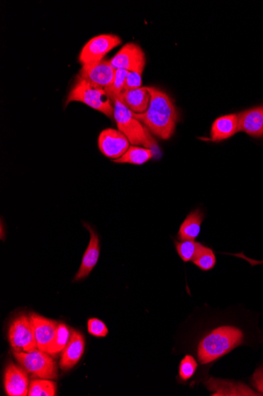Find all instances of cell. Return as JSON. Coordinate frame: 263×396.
<instances>
[{"label":"cell","mask_w":263,"mask_h":396,"mask_svg":"<svg viewBox=\"0 0 263 396\" xmlns=\"http://www.w3.org/2000/svg\"><path fill=\"white\" fill-rule=\"evenodd\" d=\"M151 95L150 104L143 113L133 112L149 132L162 139H169L174 134L179 115L174 102L164 91L153 87H147Z\"/></svg>","instance_id":"6da1fadb"},{"label":"cell","mask_w":263,"mask_h":396,"mask_svg":"<svg viewBox=\"0 0 263 396\" xmlns=\"http://www.w3.org/2000/svg\"><path fill=\"white\" fill-rule=\"evenodd\" d=\"M242 331L233 326H222L210 332L198 346V358L202 364L215 362L237 348L244 341Z\"/></svg>","instance_id":"7a4b0ae2"},{"label":"cell","mask_w":263,"mask_h":396,"mask_svg":"<svg viewBox=\"0 0 263 396\" xmlns=\"http://www.w3.org/2000/svg\"><path fill=\"white\" fill-rule=\"evenodd\" d=\"M113 106V119L117 123L118 130L124 134L132 145L159 151L158 144L150 132L133 117V112L126 107L119 97L116 99Z\"/></svg>","instance_id":"3957f363"},{"label":"cell","mask_w":263,"mask_h":396,"mask_svg":"<svg viewBox=\"0 0 263 396\" xmlns=\"http://www.w3.org/2000/svg\"><path fill=\"white\" fill-rule=\"evenodd\" d=\"M78 102L89 106L91 109L103 113L106 117L113 118L115 106L104 89L97 88L78 76L71 89L66 104Z\"/></svg>","instance_id":"277c9868"},{"label":"cell","mask_w":263,"mask_h":396,"mask_svg":"<svg viewBox=\"0 0 263 396\" xmlns=\"http://www.w3.org/2000/svg\"><path fill=\"white\" fill-rule=\"evenodd\" d=\"M13 355L23 369L41 379H56L58 370L48 353L39 349L32 352L13 351Z\"/></svg>","instance_id":"5b68a950"},{"label":"cell","mask_w":263,"mask_h":396,"mask_svg":"<svg viewBox=\"0 0 263 396\" xmlns=\"http://www.w3.org/2000/svg\"><path fill=\"white\" fill-rule=\"evenodd\" d=\"M9 337L13 351L32 352L38 349L30 317L23 315L14 320Z\"/></svg>","instance_id":"8992f818"},{"label":"cell","mask_w":263,"mask_h":396,"mask_svg":"<svg viewBox=\"0 0 263 396\" xmlns=\"http://www.w3.org/2000/svg\"><path fill=\"white\" fill-rule=\"evenodd\" d=\"M121 44H122V39L117 35H99L84 45L79 55V61L82 65L102 61L106 54Z\"/></svg>","instance_id":"52a82bcc"},{"label":"cell","mask_w":263,"mask_h":396,"mask_svg":"<svg viewBox=\"0 0 263 396\" xmlns=\"http://www.w3.org/2000/svg\"><path fill=\"white\" fill-rule=\"evenodd\" d=\"M116 74V69L112 66L111 60H103L83 65L79 77L89 82L91 86L106 89L111 86Z\"/></svg>","instance_id":"ba28073f"},{"label":"cell","mask_w":263,"mask_h":396,"mask_svg":"<svg viewBox=\"0 0 263 396\" xmlns=\"http://www.w3.org/2000/svg\"><path fill=\"white\" fill-rule=\"evenodd\" d=\"M98 145L106 157L116 160L129 149L130 141L119 130L108 129L99 134Z\"/></svg>","instance_id":"9c48e42d"},{"label":"cell","mask_w":263,"mask_h":396,"mask_svg":"<svg viewBox=\"0 0 263 396\" xmlns=\"http://www.w3.org/2000/svg\"><path fill=\"white\" fill-rule=\"evenodd\" d=\"M30 319L38 348L47 352L54 341L59 323L35 314H32Z\"/></svg>","instance_id":"30bf717a"},{"label":"cell","mask_w":263,"mask_h":396,"mask_svg":"<svg viewBox=\"0 0 263 396\" xmlns=\"http://www.w3.org/2000/svg\"><path fill=\"white\" fill-rule=\"evenodd\" d=\"M4 387L7 395H28L30 383L26 370L11 363L6 367L5 371Z\"/></svg>","instance_id":"8fae6325"},{"label":"cell","mask_w":263,"mask_h":396,"mask_svg":"<svg viewBox=\"0 0 263 396\" xmlns=\"http://www.w3.org/2000/svg\"><path fill=\"white\" fill-rule=\"evenodd\" d=\"M84 228L88 229L90 233V242L85 251L79 270L75 275L74 281H79L89 277V274L96 267L99 253H101V245L97 233L88 224H84Z\"/></svg>","instance_id":"7c38bea8"},{"label":"cell","mask_w":263,"mask_h":396,"mask_svg":"<svg viewBox=\"0 0 263 396\" xmlns=\"http://www.w3.org/2000/svg\"><path fill=\"white\" fill-rule=\"evenodd\" d=\"M237 117L239 132L254 138L263 137V105L241 112Z\"/></svg>","instance_id":"4fadbf2b"},{"label":"cell","mask_w":263,"mask_h":396,"mask_svg":"<svg viewBox=\"0 0 263 396\" xmlns=\"http://www.w3.org/2000/svg\"><path fill=\"white\" fill-rule=\"evenodd\" d=\"M85 342L83 336L77 331H71L70 338L63 350L60 360L62 370L72 369L81 360L84 351Z\"/></svg>","instance_id":"5bb4252c"},{"label":"cell","mask_w":263,"mask_h":396,"mask_svg":"<svg viewBox=\"0 0 263 396\" xmlns=\"http://www.w3.org/2000/svg\"><path fill=\"white\" fill-rule=\"evenodd\" d=\"M145 59V54L139 46L128 43L113 56L111 63L113 68L125 69L129 72Z\"/></svg>","instance_id":"9a60e30c"},{"label":"cell","mask_w":263,"mask_h":396,"mask_svg":"<svg viewBox=\"0 0 263 396\" xmlns=\"http://www.w3.org/2000/svg\"><path fill=\"white\" fill-rule=\"evenodd\" d=\"M119 98L128 109L135 113L146 112L151 101V95L147 87L124 90Z\"/></svg>","instance_id":"2e32d148"},{"label":"cell","mask_w":263,"mask_h":396,"mask_svg":"<svg viewBox=\"0 0 263 396\" xmlns=\"http://www.w3.org/2000/svg\"><path fill=\"white\" fill-rule=\"evenodd\" d=\"M239 132L238 117L230 114L218 118L213 123L211 131V139L213 142H220L231 138Z\"/></svg>","instance_id":"e0dca14e"},{"label":"cell","mask_w":263,"mask_h":396,"mask_svg":"<svg viewBox=\"0 0 263 396\" xmlns=\"http://www.w3.org/2000/svg\"><path fill=\"white\" fill-rule=\"evenodd\" d=\"M203 220V212L196 210L190 213L184 220L179 232L180 240H195L200 235Z\"/></svg>","instance_id":"ac0fdd59"},{"label":"cell","mask_w":263,"mask_h":396,"mask_svg":"<svg viewBox=\"0 0 263 396\" xmlns=\"http://www.w3.org/2000/svg\"><path fill=\"white\" fill-rule=\"evenodd\" d=\"M155 155V152L148 148L140 146H130L129 149L118 159L113 160L116 164H128L133 165H143L147 161L151 160Z\"/></svg>","instance_id":"d6986e66"},{"label":"cell","mask_w":263,"mask_h":396,"mask_svg":"<svg viewBox=\"0 0 263 396\" xmlns=\"http://www.w3.org/2000/svg\"><path fill=\"white\" fill-rule=\"evenodd\" d=\"M194 264L202 271H210L216 264V257L214 252L209 247L198 244V250L193 260Z\"/></svg>","instance_id":"ffe728a7"},{"label":"cell","mask_w":263,"mask_h":396,"mask_svg":"<svg viewBox=\"0 0 263 396\" xmlns=\"http://www.w3.org/2000/svg\"><path fill=\"white\" fill-rule=\"evenodd\" d=\"M71 331L65 323H59L54 341L47 352L50 355H55L66 348L70 338Z\"/></svg>","instance_id":"44dd1931"},{"label":"cell","mask_w":263,"mask_h":396,"mask_svg":"<svg viewBox=\"0 0 263 396\" xmlns=\"http://www.w3.org/2000/svg\"><path fill=\"white\" fill-rule=\"evenodd\" d=\"M56 385L48 379L33 380L31 381L28 394L30 396H55Z\"/></svg>","instance_id":"7402d4cb"},{"label":"cell","mask_w":263,"mask_h":396,"mask_svg":"<svg viewBox=\"0 0 263 396\" xmlns=\"http://www.w3.org/2000/svg\"><path fill=\"white\" fill-rule=\"evenodd\" d=\"M127 74V70L117 69L115 80H113L110 87L104 89L113 103L124 91Z\"/></svg>","instance_id":"603a6c76"},{"label":"cell","mask_w":263,"mask_h":396,"mask_svg":"<svg viewBox=\"0 0 263 396\" xmlns=\"http://www.w3.org/2000/svg\"><path fill=\"white\" fill-rule=\"evenodd\" d=\"M145 65L146 59L140 61L136 67L128 72L124 90L142 87V75H143Z\"/></svg>","instance_id":"cb8c5ba5"},{"label":"cell","mask_w":263,"mask_h":396,"mask_svg":"<svg viewBox=\"0 0 263 396\" xmlns=\"http://www.w3.org/2000/svg\"><path fill=\"white\" fill-rule=\"evenodd\" d=\"M175 243L177 253L184 262L194 260L200 243L196 242L194 240H181L180 242Z\"/></svg>","instance_id":"d4e9b609"},{"label":"cell","mask_w":263,"mask_h":396,"mask_svg":"<svg viewBox=\"0 0 263 396\" xmlns=\"http://www.w3.org/2000/svg\"><path fill=\"white\" fill-rule=\"evenodd\" d=\"M198 364L196 359L191 355H186L181 360L179 366V376L184 381L189 380L196 372Z\"/></svg>","instance_id":"484cf974"},{"label":"cell","mask_w":263,"mask_h":396,"mask_svg":"<svg viewBox=\"0 0 263 396\" xmlns=\"http://www.w3.org/2000/svg\"><path fill=\"white\" fill-rule=\"evenodd\" d=\"M88 330L91 336L106 337L108 334V328L106 324L97 318H91L88 321Z\"/></svg>","instance_id":"4316f807"},{"label":"cell","mask_w":263,"mask_h":396,"mask_svg":"<svg viewBox=\"0 0 263 396\" xmlns=\"http://www.w3.org/2000/svg\"><path fill=\"white\" fill-rule=\"evenodd\" d=\"M252 380L255 387L263 394V369H259L254 373Z\"/></svg>","instance_id":"83f0119b"}]
</instances>
